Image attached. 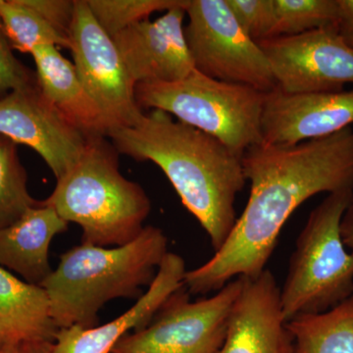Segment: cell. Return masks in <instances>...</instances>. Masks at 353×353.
<instances>
[{
    "mask_svg": "<svg viewBox=\"0 0 353 353\" xmlns=\"http://www.w3.org/2000/svg\"><path fill=\"white\" fill-rule=\"evenodd\" d=\"M250 197L226 243L205 263L187 271L189 294L223 289L266 268L285 222L301 204L327 192L353 190V128L296 145L252 146L241 157Z\"/></svg>",
    "mask_w": 353,
    "mask_h": 353,
    "instance_id": "1",
    "label": "cell"
},
{
    "mask_svg": "<svg viewBox=\"0 0 353 353\" xmlns=\"http://www.w3.org/2000/svg\"><path fill=\"white\" fill-rule=\"evenodd\" d=\"M108 138L119 154L157 165L208 234L214 252L222 248L238 219L236 196L248 183L241 157L157 109L132 126L111 130Z\"/></svg>",
    "mask_w": 353,
    "mask_h": 353,
    "instance_id": "2",
    "label": "cell"
},
{
    "mask_svg": "<svg viewBox=\"0 0 353 353\" xmlns=\"http://www.w3.org/2000/svg\"><path fill=\"white\" fill-rule=\"evenodd\" d=\"M168 240L159 228H143L125 245L102 248L82 243L60 256L57 268L41 287L50 299L58 329L94 328L99 311L115 299H139L167 254Z\"/></svg>",
    "mask_w": 353,
    "mask_h": 353,
    "instance_id": "3",
    "label": "cell"
},
{
    "mask_svg": "<svg viewBox=\"0 0 353 353\" xmlns=\"http://www.w3.org/2000/svg\"><path fill=\"white\" fill-rule=\"evenodd\" d=\"M118 155L106 137H88L82 157L43 201L67 223L82 228V243L125 245L145 228L150 197L121 174Z\"/></svg>",
    "mask_w": 353,
    "mask_h": 353,
    "instance_id": "4",
    "label": "cell"
},
{
    "mask_svg": "<svg viewBox=\"0 0 353 353\" xmlns=\"http://www.w3.org/2000/svg\"><path fill=\"white\" fill-rule=\"evenodd\" d=\"M352 199V189L340 190L311 211L281 288L285 321L326 312L353 294V254L341 234V219Z\"/></svg>",
    "mask_w": 353,
    "mask_h": 353,
    "instance_id": "5",
    "label": "cell"
},
{
    "mask_svg": "<svg viewBox=\"0 0 353 353\" xmlns=\"http://www.w3.org/2000/svg\"><path fill=\"white\" fill-rule=\"evenodd\" d=\"M265 97L248 85L209 78L196 70L179 82L136 85L139 108L164 111L217 139L241 157L263 143Z\"/></svg>",
    "mask_w": 353,
    "mask_h": 353,
    "instance_id": "6",
    "label": "cell"
},
{
    "mask_svg": "<svg viewBox=\"0 0 353 353\" xmlns=\"http://www.w3.org/2000/svg\"><path fill=\"white\" fill-rule=\"evenodd\" d=\"M185 13V41L196 71L265 94L277 88L263 51L241 29L226 0H190Z\"/></svg>",
    "mask_w": 353,
    "mask_h": 353,
    "instance_id": "7",
    "label": "cell"
},
{
    "mask_svg": "<svg viewBox=\"0 0 353 353\" xmlns=\"http://www.w3.org/2000/svg\"><path fill=\"white\" fill-rule=\"evenodd\" d=\"M243 287L234 279L215 296L190 301L181 289L143 329L127 334L111 353H218L226 338L230 313Z\"/></svg>",
    "mask_w": 353,
    "mask_h": 353,
    "instance_id": "8",
    "label": "cell"
},
{
    "mask_svg": "<svg viewBox=\"0 0 353 353\" xmlns=\"http://www.w3.org/2000/svg\"><path fill=\"white\" fill-rule=\"evenodd\" d=\"M69 41L79 79L101 108L110 131L132 126L143 114L137 102L136 85L112 38L90 12L87 0H76Z\"/></svg>",
    "mask_w": 353,
    "mask_h": 353,
    "instance_id": "9",
    "label": "cell"
},
{
    "mask_svg": "<svg viewBox=\"0 0 353 353\" xmlns=\"http://www.w3.org/2000/svg\"><path fill=\"white\" fill-rule=\"evenodd\" d=\"M278 90L290 94L339 92L353 83V50L336 27L259 43Z\"/></svg>",
    "mask_w": 353,
    "mask_h": 353,
    "instance_id": "10",
    "label": "cell"
},
{
    "mask_svg": "<svg viewBox=\"0 0 353 353\" xmlns=\"http://www.w3.org/2000/svg\"><path fill=\"white\" fill-rule=\"evenodd\" d=\"M0 134L41 155L57 180L78 162L88 138L44 97L39 83L0 99Z\"/></svg>",
    "mask_w": 353,
    "mask_h": 353,
    "instance_id": "11",
    "label": "cell"
},
{
    "mask_svg": "<svg viewBox=\"0 0 353 353\" xmlns=\"http://www.w3.org/2000/svg\"><path fill=\"white\" fill-rule=\"evenodd\" d=\"M188 4L166 11L157 20L130 26L112 37L134 85L179 82L196 70L183 27Z\"/></svg>",
    "mask_w": 353,
    "mask_h": 353,
    "instance_id": "12",
    "label": "cell"
},
{
    "mask_svg": "<svg viewBox=\"0 0 353 353\" xmlns=\"http://www.w3.org/2000/svg\"><path fill=\"white\" fill-rule=\"evenodd\" d=\"M353 125V88L339 92L290 94L267 92L262 138L269 145H296L332 136Z\"/></svg>",
    "mask_w": 353,
    "mask_h": 353,
    "instance_id": "13",
    "label": "cell"
},
{
    "mask_svg": "<svg viewBox=\"0 0 353 353\" xmlns=\"http://www.w3.org/2000/svg\"><path fill=\"white\" fill-rule=\"evenodd\" d=\"M243 287L230 313L226 338L218 353H294V338L281 305V288L265 269Z\"/></svg>",
    "mask_w": 353,
    "mask_h": 353,
    "instance_id": "14",
    "label": "cell"
},
{
    "mask_svg": "<svg viewBox=\"0 0 353 353\" xmlns=\"http://www.w3.org/2000/svg\"><path fill=\"white\" fill-rule=\"evenodd\" d=\"M187 273L183 257L167 252L148 292L124 314L101 326L60 329L51 353H111L128 332L143 329L165 303L183 287Z\"/></svg>",
    "mask_w": 353,
    "mask_h": 353,
    "instance_id": "15",
    "label": "cell"
},
{
    "mask_svg": "<svg viewBox=\"0 0 353 353\" xmlns=\"http://www.w3.org/2000/svg\"><path fill=\"white\" fill-rule=\"evenodd\" d=\"M51 206L39 201L10 226L0 229V266L19 274L29 284L41 285L51 273V241L68 229Z\"/></svg>",
    "mask_w": 353,
    "mask_h": 353,
    "instance_id": "16",
    "label": "cell"
},
{
    "mask_svg": "<svg viewBox=\"0 0 353 353\" xmlns=\"http://www.w3.org/2000/svg\"><path fill=\"white\" fill-rule=\"evenodd\" d=\"M39 87L44 97L62 115L88 137H106L108 120L88 94L75 66L58 51L57 46H39L32 51Z\"/></svg>",
    "mask_w": 353,
    "mask_h": 353,
    "instance_id": "17",
    "label": "cell"
},
{
    "mask_svg": "<svg viewBox=\"0 0 353 353\" xmlns=\"http://www.w3.org/2000/svg\"><path fill=\"white\" fill-rule=\"evenodd\" d=\"M58 331L46 290L21 281L0 266V350L53 343Z\"/></svg>",
    "mask_w": 353,
    "mask_h": 353,
    "instance_id": "18",
    "label": "cell"
},
{
    "mask_svg": "<svg viewBox=\"0 0 353 353\" xmlns=\"http://www.w3.org/2000/svg\"><path fill=\"white\" fill-rule=\"evenodd\" d=\"M288 328L294 353H353V294L326 312L297 316Z\"/></svg>",
    "mask_w": 353,
    "mask_h": 353,
    "instance_id": "19",
    "label": "cell"
},
{
    "mask_svg": "<svg viewBox=\"0 0 353 353\" xmlns=\"http://www.w3.org/2000/svg\"><path fill=\"white\" fill-rule=\"evenodd\" d=\"M0 20L14 50L32 54L43 46L70 48L68 39L23 0H0Z\"/></svg>",
    "mask_w": 353,
    "mask_h": 353,
    "instance_id": "20",
    "label": "cell"
},
{
    "mask_svg": "<svg viewBox=\"0 0 353 353\" xmlns=\"http://www.w3.org/2000/svg\"><path fill=\"white\" fill-rule=\"evenodd\" d=\"M17 145L0 134V229L12 225L39 202L28 190V174Z\"/></svg>",
    "mask_w": 353,
    "mask_h": 353,
    "instance_id": "21",
    "label": "cell"
},
{
    "mask_svg": "<svg viewBox=\"0 0 353 353\" xmlns=\"http://www.w3.org/2000/svg\"><path fill=\"white\" fill-rule=\"evenodd\" d=\"M276 37L292 36L322 28L336 27L339 0H274Z\"/></svg>",
    "mask_w": 353,
    "mask_h": 353,
    "instance_id": "22",
    "label": "cell"
},
{
    "mask_svg": "<svg viewBox=\"0 0 353 353\" xmlns=\"http://www.w3.org/2000/svg\"><path fill=\"white\" fill-rule=\"evenodd\" d=\"M188 3L189 0H87L90 12L111 38L130 26L148 20L153 13Z\"/></svg>",
    "mask_w": 353,
    "mask_h": 353,
    "instance_id": "23",
    "label": "cell"
},
{
    "mask_svg": "<svg viewBox=\"0 0 353 353\" xmlns=\"http://www.w3.org/2000/svg\"><path fill=\"white\" fill-rule=\"evenodd\" d=\"M240 24L255 43L276 37V9L274 0H226Z\"/></svg>",
    "mask_w": 353,
    "mask_h": 353,
    "instance_id": "24",
    "label": "cell"
},
{
    "mask_svg": "<svg viewBox=\"0 0 353 353\" xmlns=\"http://www.w3.org/2000/svg\"><path fill=\"white\" fill-rule=\"evenodd\" d=\"M36 85H38L36 72L15 57L0 20V99L14 90Z\"/></svg>",
    "mask_w": 353,
    "mask_h": 353,
    "instance_id": "25",
    "label": "cell"
},
{
    "mask_svg": "<svg viewBox=\"0 0 353 353\" xmlns=\"http://www.w3.org/2000/svg\"><path fill=\"white\" fill-rule=\"evenodd\" d=\"M63 38L68 39L75 19L76 0H23ZM70 43V41H69Z\"/></svg>",
    "mask_w": 353,
    "mask_h": 353,
    "instance_id": "26",
    "label": "cell"
},
{
    "mask_svg": "<svg viewBox=\"0 0 353 353\" xmlns=\"http://www.w3.org/2000/svg\"><path fill=\"white\" fill-rule=\"evenodd\" d=\"M340 16L336 23V30L341 38L353 50V0H339Z\"/></svg>",
    "mask_w": 353,
    "mask_h": 353,
    "instance_id": "27",
    "label": "cell"
},
{
    "mask_svg": "<svg viewBox=\"0 0 353 353\" xmlns=\"http://www.w3.org/2000/svg\"><path fill=\"white\" fill-rule=\"evenodd\" d=\"M341 234L343 243L353 254V199L341 219Z\"/></svg>",
    "mask_w": 353,
    "mask_h": 353,
    "instance_id": "28",
    "label": "cell"
},
{
    "mask_svg": "<svg viewBox=\"0 0 353 353\" xmlns=\"http://www.w3.org/2000/svg\"><path fill=\"white\" fill-rule=\"evenodd\" d=\"M53 343H37L24 345L25 353H51Z\"/></svg>",
    "mask_w": 353,
    "mask_h": 353,
    "instance_id": "29",
    "label": "cell"
},
{
    "mask_svg": "<svg viewBox=\"0 0 353 353\" xmlns=\"http://www.w3.org/2000/svg\"><path fill=\"white\" fill-rule=\"evenodd\" d=\"M0 353H25L24 347H9L0 350Z\"/></svg>",
    "mask_w": 353,
    "mask_h": 353,
    "instance_id": "30",
    "label": "cell"
}]
</instances>
